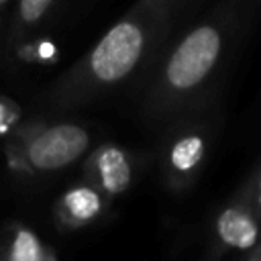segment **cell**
<instances>
[{"mask_svg": "<svg viewBox=\"0 0 261 261\" xmlns=\"http://www.w3.org/2000/svg\"><path fill=\"white\" fill-rule=\"evenodd\" d=\"M259 10L261 0H220L159 51L143 102L147 122L167 126L208 108Z\"/></svg>", "mask_w": 261, "mask_h": 261, "instance_id": "obj_1", "label": "cell"}, {"mask_svg": "<svg viewBox=\"0 0 261 261\" xmlns=\"http://www.w3.org/2000/svg\"><path fill=\"white\" fill-rule=\"evenodd\" d=\"M175 14L161 0H137L102 39L69 67L49 92L57 108H77L128 82L147 67L165 45Z\"/></svg>", "mask_w": 261, "mask_h": 261, "instance_id": "obj_2", "label": "cell"}, {"mask_svg": "<svg viewBox=\"0 0 261 261\" xmlns=\"http://www.w3.org/2000/svg\"><path fill=\"white\" fill-rule=\"evenodd\" d=\"M90 149V133L75 122H31L14 133L4 153L27 173H49L75 163Z\"/></svg>", "mask_w": 261, "mask_h": 261, "instance_id": "obj_3", "label": "cell"}, {"mask_svg": "<svg viewBox=\"0 0 261 261\" xmlns=\"http://www.w3.org/2000/svg\"><path fill=\"white\" fill-rule=\"evenodd\" d=\"M159 147V175L167 190L188 192L200 177L210 155L214 128L204 120H177L167 124Z\"/></svg>", "mask_w": 261, "mask_h": 261, "instance_id": "obj_4", "label": "cell"}, {"mask_svg": "<svg viewBox=\"0 0 261 261\" xmlns=\"http://www.w3.org/2000/svg\"><path fill=\"white\" fill-rule=\"evenodd\" d=\"M261 239V214L243 198H234L222 206L212 220L210 255L224 257L228 253H249Z\"/></svg>", "mask_w": 261, "mask_h": 261, "instance_id": "obj_5", "label": "cell"}, {"mask_svg": "<svg viewBox=\"0 0 261 261\" xmlns=\"http://www.w3.org/2000/svg\"><path fill=\"white\" fill-rule=\"evenodd\" d=\"M135 173H137L135 155L116 143H102L84 161L86 181L94 186L108 202L130 190L135 181Z\"/></svg>", "mask_w": 261, "mask_h": 261, "instance_id": "obj_6", "label": "cell"}, {"mask_svg": "<svg viewBox=\"0 0 261 261\" xmlns=\"http://www.w3.org/2000/svg\"><path fill=\"white\" fill-rule=\"evenodd\" d=\"M108 200L88 181L65 190L53 204L55 222L63 230H77L104 214Z\"/></svg>", "mask_w": 261, "mask_h": 261, "instance_id": "obj_7", "label": "cell"}, {"mask_svg": "<svg viewBox=\"0 0 261 261\" xmlns=\"http://www.w3.org/2000/svg\"><path fill=\"white\" fill-rule=\"evenodd\" d=\"M57 253L41 237L20 222H8L0 230V261H55Z\"/></svg>", "mask_w": 261, "mask_h": 261, "instance_id": "obj_8", "label": "cell"}, {"mask_svg": "<svg viewBox=\"0 0 261 261\" xmlns=\"http://www.w3.org/2000/svg\"><path fill=\"white\" fill-rule=\"evenodd\" d=\"M57 0H18L16 6V31L18 35L27 29L37 27Z\"/></svg>", "mask_w": 261, "mask_h": 261, "instance_id": "obj_9", "label": "cell"}, {"mask_svg": "<svg viewBox=\"0 0 261 261\" xmlns=\"http://www.w3.org/2000/svg\"><path fill=\"white\" fill-rule=\"evenodd\" d=\"M239 198H243L249 206H253L261 214V167L249 177V181L245 184V188L239 194Z\"/></svg>", "mask_w": 261, "mask_h": 261, "instance_id": "obj_10", "label": "cell"}, {"mask_svg": "<svg viewBox=\"0 0 261 261\" xmlns=\"http://www.w3.org/2000/svg\"><path fill=\"white\" fill-rule=\"evenodd\" d=\"M161 2H163V4H167V6L171 8V12L175 14V18H177V14H179V12H181L190 2H194V0H161Z\"/></svg>", "mask_w": 261, "mask_h": 261, "instance_id": "obj_11", "label": "cell"}, {"mask_svg": "<svg viewBox=\"0 0 261 261\" xmlns=\"http://www.w3.org/2000/svg\"><path fill=\"white\" fill-rule=\"evenodd\" d=\"M247 261H261V239H259V243L249 251V253H245L243 255Z\"/></svg>", "mask_w": 261, "mask_h": 261, "instance_id": "obj_12", "label": "cell"}, {"mask_svg": "<svg viewBox=\"0 0 261 261\" xmlns=\"http://www.w3.org/2000/svg\"><path fill=\"white\" fill-rule=\"evenodd\" d=\"M8 2H10V0H0V8H4V6L8 4Z\"/></svg>", "mask_w": 261, "mask_h": 261, "instance_id": "obj_13", "label": "cell"}]
</instances>
